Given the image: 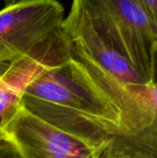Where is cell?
Instances as JSON below:
<instances>
[{"label":"cell","instance_id":"1","mask_svg":"<svg viewBox=\"0 0 157 158\" xmlns=\"http://www.w3.org/2000/svg\"><path fill=\"white\" fill-rule=\"evenodd\" d=\"M21 106L41 120L96 147L130 135L123 116L72 52L37 74Z\"/></svg>","mask_w":157,"mask_h":158},{"label":"cell","instance_id":"2","mask_svg":"<svg viewBox=\"0 0 157 158\" xmlns=\"http://www.w3.org/2000/svg\"><path fill=\"white\" fill-rule=\"evenodd\" d=\"M72 55L120 110L130 135L149 129L151 119L130 91L147 84L91 17L84 0L73 1L62 25Z\"/></svg>","mask_w":157,"mask_h":158},{"label":"cell","instance_id":"3","mask_svg":"<svg viewBox=\"0 0 157 158\" xmlns=\"http://www.w3.org/2000/svg\"><path fill=\"white\" fill-rule=\"evenodd\" d=\"M63 6L55 0L13 1L0 9V66L42 50L62 32Z\"/></svg>","mask_w":157,"mask_h":158},{"label":"cell","instance_id":"4","mask_svg":"<svg viewBox=\"0 0 157 158\" xmlns=\"http://www.w3.org/2000/svg\"><path fill=\"white\" fill-rule=\"evenodd\" d=\"M97 26L142 78L150 83L157 36L138 0H84Z\"/></svg>","mask_w":157,"mask_h":158},{"label":"cell","instance_id":"5","mask_svg":"<svg viewBox=\"0 0 157 158\" xmlns=\"http://www.w3.org/2000/svg\"><path fill=\"white\" fill-rule=\"evenodd\" d=\"M4 140L21 158H97L103 147L93 146L34 117L22 106L6 127Z\"/></svg>","mask_w":157,"mask_h":158},{"label":"cell","instance_id":"6","mask_svg":"<svg viewBox=\"0 0 157 158\" xmlns=\"http://www.w3.org/2000/svg\"><path fill=\"white\" fill-rule=\"evenodd\" d=\"M71 53L64 32L35 54L6 64L0 79V142L4 131L21 107L24 90L29 82L47 67Z\"/></svg>","mask_w":157,"mask_h":158},{"label":"cell","instance_id":"7","mask_svg":"<svg viewBox=\"0 0 157 158\" xmlns=\"http://www.w3.org/2000/svg\"><path fill=\"white\" fill-rule=\"evenodd\" d=\"M105 158H157V140L143 133L113 137L102 149Z\"/></svg>","mask_w":157,"mask_h":158},{"label":"cell","instance_id":"8","mask_svg":"<svg viewBox=\"0 0 157 158\" xmlns=\"http://www.w3.org/2000/svg\"><path fill=\"white\" fill-rule=\"evenodd\" d=\"M130 91L151 119V127L143 132L157 139V85H130Z\"/></svg>","mask_w":157,"mask_h":158},{"label":"cell","instance_id":"9","mask_svg":"<svg viewBox=\"0 0 157 158\" xmlns=\"http://www.w3.org/2000/svg\"><path fill=\"white\" fill-rule=\"evenodd\" d=\"M157 36V0H138Z\"/></svg>","mask_w":157,"mask_h":158},{"label":"cell","instance_id":"10","mask_svg":"<svg viewBox=\"0 0 157 158\" xmlns=\"http://www.w3.org/2000/svg\"><path fill=\"white\" fill-rule=\"evenodd\" d=\"M0 158H21L14 146L6 140L0 142Z\"/></svg>","mask_w":157,"mask_h":158},{"label":"cell","instance_id":"11","mask_svg":"<svg viewBox=\"0 0 157 158\" xmlns=\"http://www.w3.org/2000/svg\"><path fill=\"white\" fill-rule=\"evenodd\" d=\"M150 83L157 85V40L155 41L151 57V76Z\"/></svg>","mask_w":157,"mask_h":158},{"label":"cell","instance_id":"12","mask_svg":"<svg viewBox=\"0 0 157 158\" xmlns=\"http://www.w3.org/2000/svg\"><path fill=\"white\" fill-rule=\"evenodd\" d=\"M3 71H4V69H3L2 67L0 66V79H1V77H2V75H3Z\"/></svg>","mask_w":157,"mask_h":158},{"label":"cell","instance_id":"13","mask_svg":"<svg viewBox=\"0 0 157 158\" xmlns=\"http://www.w3.org/2000/svg\"><path fill=\"white\" fill-rule=\"evenodd\" d=\"M97 158H105L103 156V155H102V150H101V152H100V154H99V156H98V157Z\"/></svg>","mask_w":157,"mask_h":158}]
</instances>
